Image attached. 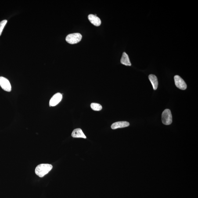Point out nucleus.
<instances>
[{
  "label": "nucleus",
  "mask_w": 198,
  "mask_h": 198,
  "mask_svg": "<svg viewBox=\"0 0 198 198\" xmlns=\"http://www.w3.org/2000/svg\"><path fill=\"white\" fill-rule=\"evenodd\" d=\"M52 166L48 164H41L36 167L35 170L36 174L40 177H43L52 170Z\"/></svg>",
  "instance_id": "obj_1"
},
{
  "label": "nucleus",
  "mask_w": 198,
  "mask_h": 198,
  "mask_svg": "<svg viewBox=\"0 0 198 198\" xmlns=\"http://www.w3.org/2000/svg\"><path fill=\"white\" fill-rule=\"evenodd\" d=\"M162 121L163 124L169 125L172 123V115L171 110L169 109H166L163 112L161 116Z\"/></svg>",
  "instance_id": "obj_2"
},
{
  "label": "nucleus",
  "mask_w": 198,
  "mask_h": 198,
  "mask_svg": "<svg viewBox=\"0 0 198 198\" xmlns=\"http://www.w3.org/2000/svg\"><path fill=\"white\" fill-rule=\"evenodd\" d=\"M82 38V35L79 33H74L67 35L66 38V41L69 43L75 44L80 42Z\"/></svg>",
  "instance_id": "obj_3"
},
{
  "label": "nucleus",
  "mask_w": 198,
  "mask_h": 198,
  "mask_svg": "<svg viewBox=\"0 0 198 198\" xmlns=\"http://www.w3.org/2000/svg\"><path fill=\"white\" fill-rule=\"evenodd\" d=\"M0 86L4 90L10 92L12 87L9 80L3 77H0Z\"/></svg>",
  "instance_id": "obj_4"
},
{
  "label": "nucleus",
  "mask_w": 198,
  "mask_h": 198,
  "mask_svg": "<svg viewBox=\"0 0 198 198\" xmlns=\"http://www.w3.org/2000/svg\"><path fill=\"white\" fill-rule=\"evenodd\" d=\"M174 78L175 85L177 88L182 90H185L186 89V84L180 77L178 75H175Z\"/></svg>",
  "instance_id": "obj_5"
},
{
  "label": "nucleus",
  "mask_w": 198,
  "mask_h": 198,
  "mask_svg": "<svg viewBox=\"0 0 198 198\" xmlns=\"http://www.w3.org/2000/svg\"><path fill=\"white\" fill-rule=\"evenodd\" d=\"M62 98H63V95L60 93H57L55 94L51 98L50 101V106H57L61 101Z\"/></svg>",
  "instance_id": "obj_6"
},
{
  "label": "nucleus",
  "mask_w": 198,
  "mask_h": 198,
  "mask_svg": "<svg viewBox=\"0 0 198 198\" xmlns=\"http://www.w3.org/2000/svg\"><path fill=\"white\" fill-rule=\"evenodd\" d=\"M88 20L93 25L97 27L100 26L101 23L100 19L93 14H90L88 17Z\"/></svg>",
  "instance_id": "obj_7"
},
{
  "label": "nucleus",
  "mask_w": 198,
  "mask_h": 198,
  "mask_svg": "<svg viewBox=\"0 0 198 198\" xmlns=\"http://www.w3.org/2000/svg\"><path fill=\"white\" fill-rule=\"evenodd\" d=\"M130 123L126 121H118L113 123L111 126V128L112 129H116L119 128H124L129 126Z\"/></svg>",
  "instance_id": "obj_8"
},
{
  "label": "nucleus",
  "mask_w": 198,
  "mask_h": 198,
  "mask_svg": "<svg viewBox=\"0 0 198 198\" xmlns=\"http://www.w3.org/2000/svg\"><path fill=\"white\" fill-rule=\"evenodd\" d=\"M72 136L73 138H86V137L80 128H77L73 131Z\"/></svg>",
  "instance_id": "obj_9"
},
{
  "label": "nucleus",
  "mask_w": 198,
  "mask_h": 198,
  "mask_svg": "<svg viewBox=\"0 0 198 198\" xmlns=\"http://www.w3.org/2000/svg\"><path fill=\"white\" fill-rule=\"evenodd\" d=\"M149 79L153 86V89L157 90L158 86V81L157 77L154 75L151 74L149 76Z\"/></svg>",
  "instance_id": "obj_10"
},
{
  "label": "nucleus",
  "mask_w": 198,
  "mask_h": 198,
  "mask_svg": "<svg viewBox=\"0 0 198 198\" xmlns=\"http://www.w3.org/2000/svg\"><path fill=\"white\" fill-rule=\"evenodd\" d=\"M121 63L122 64L125 65L126 66H131V63L128 55L125 52H123V54L121 59Z\"/></svg>",
  "instance_id": "obj_11"
},
{
  "label": "nucleus",
  "mask_w": 198,
  "mask_h": 198,
  "mask_svg": "<svg viewBox=\"0 0 198 198\" xmlns=\"http://www.w3.org/2000/svg\"><path fill=\"white\" fill-rule=\"evenodd\" d=\"M91 108L94 110L99 111L102 109V106L99 103H93L91 104Z\"/></svg>",
  "instance_id": "obj_12"
},
{
  "label": "nucleus",
  "mask_w": 198,
  "mask_h": 198,
  "mask_svg": "<svg viewBox=\"0 0 198 198\" xmlns=\"http://www.w3.org/2000/svg\"><path fill=\"white\" fill-rule=\"evenodd\" d=\"M7 20H4L0 22V36H1L4 28L5 27L6 23H7Z\"/></svg>",
  "instance_id": "obj_13"
}]
</instances>
